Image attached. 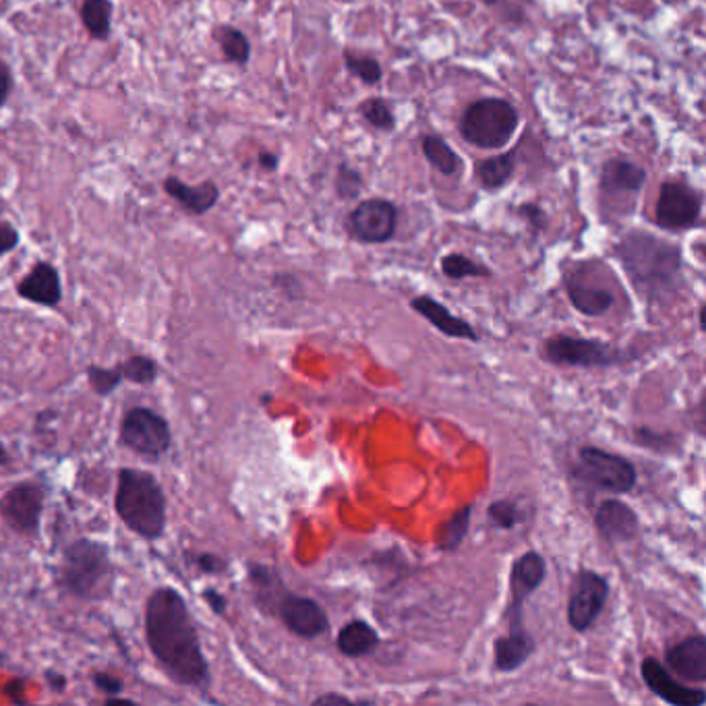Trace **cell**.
Wrapping results in <instances>:
<instances>
[{"mask_svg":"<svg viewBox=\"0 0 706 706\" xmlns=\"http://www.w3.org/2000/svg\"><path fill=\"white\" fill-rule=\"evenodd\" d=\"M481 3L487 5V7H495V5L499 3V0H481Z\"/></svg>","mask_w":706,"mask_h":706,"instance_id":"cell-50","label":"cell"},{"mask_svg":"<svg viewBox=\"0 0 706 706\" xmlns=\"http://www.w3.org/2000/svg\"><path fill=\"white\" fill-rule=\"evenodd\" d=\"M5 464H9V452L3 446V441H0V466H5Z\"/></svg>","mask_w":706,"mask_h":706,"instance_id":"cell-47","label":"cell"},{"mask_svg":"<svg viewBox=\"0 0 706 706\" xmlns=\"http://www.w3.org/2000/svg\"><path fill=\"white\" fill-rule=\"evenodd\" d=\"M313 704H315V706H334V704H336V706H352V704H357V702L346 698V696H342V694L330 692V694L317 696V698L313 700Z\"/></svg>","mask_w":706,"mask_h":706,"instance_id":"cell-44","label":"cell"},{"mask_svg":"<svg viewBox=\"0 0 706 706\" xmlns=\"http://www.w3.org/2000/svg\"><path fill=\"white\" fill-rule=\"evenodd\" d=\"M520 212H522V216H524L528 222H531L537 230H541V228L547 226V214L541 210V205L526 203V205H522Z\"/></svg>","mask_w":706,"mask_h":706,"instance_id":"cell-41","label":"cell"},{"mask_svg":"<svg viewBox=\"0 0 706 706\" xmlns=\"http://www.w3.org/2000/svg\"><path fill=\"white\" fill-rule=\"evenodd\" d=\"M421 150L427 162L441 174L452 176L460 170L462 160L460 156L452 150V147L437 135H425L421 139Z\"/></svg>","mask_w":706,"mask_h":706,"instance_id":"cell-26","label":"cell"},{"mask_svg":"<svg viewBox=\"0 0 706 706\" xmlns=\"http://www.w3.org/2000/svg\"><path fill=\"white\" fill-rule=\"evenodd\" d=\"M700 212L702 197L698 191L678 181H665L661 185L659 201L655 208L657 226L669 232L688 230L698 224Z\"/></svg>","mask_w":706,"mask_h":706,"instance_id":"cell-12","label":"cell"},{"mask_svg":"<svg viewBox=\"0 0 706 706\" xmlns=\"http://www.w3.org/2000/svg\"><path fill=\"white\" fill-rule=\"evenodd\" d=\"M121 444L145 460H160L172 446V429L156 410L135 406L121 423Z\"/></svg>","mask_w":706,"mask_h":706,"instance_id":"cell-8","label":"cell"},{"mask_svg":"<svg viewBox=\"0 0 706 706\" xmlns=\"http://www.w3.org/2000/svg\"><path fill=\"white\" fill-rule=\"evenodd\" d=\"M336 646L344 657H365L379 646V634L365 620H352L338 632Z\"/></svg>","mask_w":706,"mask_h":706,"instance_id":"cell-25","label":"cell"},{"mask_svg":"<svg viewBox=\"0 0 706 706\" xmlns=\"http://www.w3.org/2000/svg\"><path fill=\"white\" fill-rule=\"evenodd\" d=\"M516 168V154H499L493 158H487L479 164V179L487 191H497L508 185L512 179Z\"/></svg>","mask_w":706,"mask_h":706,"instance_id":"cell-28","label":"cell"},{"mask_svg":"<svg viewBox=\"0 0 706 706\" xmlns=\"http://www.w3.org/2000/svg\"><path fill=\"white\" fill-rule=\"evenodd\" d=\"M143 622L147 646L168 678L179 686L208 690L210 665L183 595L172 586H158L147 597Z\"/></svg>","mask_w":706,"mask_h":706,"instance_id":"cell-1","label":"cell"},{"mask_svg":"<svg viewBox=\"0 0 706 706\" xmlns=\"http://www.w3.org/2000/svg\"><path fill=\"white\" fill-rule=\"evenodd\" d=\"M646 183V170L624 158H613L603 166L601 191L611 195H638Z\"/></svg>","mask_w":706,"mask_h":706,"instance_id":"cell-23","label":"cell"},{"mask_svg":"<svg viewBox=\"0 0 706 706\" xmlns=\"http://www.w3.org/2000/svg\"><path fill=\"white\" fill-rule=\"evenodd\" d=\"M44 487L38 481L15 483L3 497H0V518L11 531L34 537L40 531L44 514Z\"/></svg>","mask_w":706,"mask_h":706,"instance_id":"cell-9","label":"cell"},{"mask_svg":"<svg viewBox=\"0 0 706 706\" xmlns=\"http://www.w3.org/2000/svg\"><path fill=\"white\" fill-rule=\"evenodd\" d=\"M410 309L419 313L423 319H427L437 332H441L448 338L479 342L477 330L470 326L466 319L454 315L446 305H441L433 297H427V294H421V297L410 301Z\"/></svg>","mask_w":706,"mask_h":706,"instance_id":"cell-18","label":"cell"},{"mask_svg":"<svg viewBox=\"0 0 706 706\" xmlns=\"http://www.w3.org/2000/svg\"><path fill=\"white\" fill-rule=\"evenodd\" d=\"M663 3H667V5H682V3H686V0H663Z\"/></svg>","mask_w":706,"mask_h":706,"instance_id":"cell-49","label":"cell"},{"mask_svg":"<svg viewBox=\"0 0 706 706\" xmlns=\"http://www.w3.org/2000/svg\"><path fill=\"white\" fill-rule=\"evenodd\" d=\"M698 326H700V330H702V332L706 330V319H704V305H700V309H698Z\"/></svg>","mask_w":706,"mask_h":706,"instance_id":"cell-48","label":"cell"},{"mask_svg":"<svg viewBox=\"0 0 706 706\" xmlns=\"http://www.w3.org/2000/svg\"><path fill=\"white\" fill-rule=\"evenodd\" d=\"M249 580L253 584L255 593V603L268 613H274L280 599L288 593V588L284 586L280 574L263 564H251L249 566Z\"/></svg>","mask_w":706,"mask_h":706,"instance_id":"cell-24","label":"cell"},{"mask_svg":"<svg viewBox=\"0 0 706 706\" xmlns=\"http://www.w3.org/2000/svg\"><path fill=\"white\" fill-rule=\"evenodd\" d=\"M46 680H48V684L52 686L54 692H63L65 686H67V678H65V675L58 673V671H46Z\"/></svg>","mask_w":706,"mask_h":706,"instance_id":"cell-46","label":"cell"},{"mask_svg":"<svg viewBox=\"0 0 706 706\" xmlns=\"http://www.w3.org/2000/svg\"><path fill=\"white\" fill-rule=\"evenodd\" d=\"M547 574L545 557L537 551L522 553L510 572V601H508V630H524V603L543 584Z\"/></svg>","mask_w":706,"mask_h":706,"instance_id":"cell-13","label":"cell"},{"mask_svg":"<svg viewBox=\"0 0 706 706\" xmlns=\"http://www.w3.org/2000/svg\"><path fill=\"white\" fill-rule=\"evenodd\" d=\"M203 599H205V603H208V605L212 607V611L218 613V615H222V613L226 611V607H228L226 597H224L222 593H218L216 588H205V591H203Z\"/></svg>","mask_w":706,"mask_h":706,"instance_id":"cell-43","label":"cell"},{"mask_svg":"<svg viewBox=\"0 0 706 706\" xmlns=\"http://www.w3.org/2000/svg\"><path fill=\"white\" fill-rule=\"evenodd\" d=\"M441 272L450 280H464V278H489V270L481 263L473 261L462 253H450L441 259Z\"/></svg>","mask_w":706,"mask_h":706,"instance_id":"cell-32","label":"cell"},{"mask_svg":"<svg viewBox=\"0 0 706 706\" xmlns=\"http://www.w3.org/2000/svg\"><path fill=\"white\" fill-rule=\"evenodd\" d=\"M566 290L574 309L588 317L605 315L615 303L613 292L607 286L597 284L582 272H576L566 280Z\"/></svg>","mask_w":706,"mask_h":706,"instance_id":"cell-20","label":"cell"},{"mask_svg":"<svg viewBox=\"0 0 706 706\" xmlns=\"http://www.w3.org/2000/svg\"><path fill=\"white\" fill-rule=\"evenodd\" d=\"M123 373V379L133 381L137 386H150L158 379V363L152 357L135 355L116 365Z\"/></svg>","mask_w":706,"mask_h":706,"instance_id":"cell-31","label":"cell"},{"mask_svg":"<svg viewBox=\"0 0 706 706\" xmlns=\"http://www.w3.org/2000/svg\"><path fill=\"white\" fill-rule=\"evenodd\" d=\"M576 479L595 489L607 493H630L636 487L638 475L630 460L601 448L586 446L578 452V464L574 468Z\"/></svg>","mask_w":706,"mask_h":706,"instance_id":"cell-6","label":"cell"},{"mask_svg":"<svg viewBox=\"0 0 706 706\" xmlns=\"http://www.w3.org/2000/svg\"><path fill=\"white\" fill-rule=\"evenodd\" d=\"M344 65L352 77L361 79L367 85H375L384 79V69H381L379 61H375L371 56H355L352 52H346Z\"/></svg>","mask_w":706,"mask_h":706,"instance_id":"cell-33","label":"cell"},{"mask_svg":"<svg viewBox=\"0 0 706 706\" xmlns=\"http://www.w3.org/2000/svg\"><path fill=\"white\" fill-rule=\"evenodd\" d=\"M189 562L203 574H212V576H218L222 572H226L228 564L222 560L220 555L216 553H191L189 555Z\"/></svg>","mask_w":706,"mask_h":706,"instance_id":"cell-38","label":"cell"},{"mask_svg":"<svg viewBox=\"0 0 706 706\" xmlns=\"http://www.w3.org/2000/svg\"><path fill=\"white\" fill-rule=\"evenodd\" d=\"M599 533L609 543H624L638 535V516L636 512L620 502V499H605L595 516Z\"/></svg>","mask_w":706,"mask_h":706,"instance_id":"cell-19","label":"cell"},{"mask_svg":"<svg viewBox=\"0 0 706 706\" xmlns=\"http://www.w3.org/2000/svg\"><path fill=\"white\" fill-rule=\"evenodd\" d=\"M545 361L560 367H580V369H607L624 361L620 348L609 342L580 336H553L543 346Z\"/></svg>","mask_w":706,"mask_h":706,"instance_id":"cell-7","label":"cell"},{"mask_svg":"<svg viewBox=\"0 0 706 706\" xmlns=\"http://www.w3.org/2000/svg\"><path fill=\"white\" fill-rule=\"evenodd\" d=\"M216 42L222 48V54L226 61L237 63V65H247L251 58V42L249 38L241 32V29L232 25H222L216 29Z\"/></svg>","mask_w":706,"mask_h":706,"instance_id":"cell-29","label":"cell"},{"mask_svg":"<svg viewBox=\"0 0 706 706\" xmlns=\"http://www.w3.org/2000/svg\"><path fill=\"white\" fill-rule=\"evenodd\" d=\"M114 564L104 543L94 539L73 541L56 570V582L63 591L79 601H104L114 588Z\"/></svg>","mask_w":706,"mask_h":706,"instance_id":"cell-4","label":"cell"},{"mask_svg":"<svg viewBox=\"0 0 706 706\" xmlns=\"http://www.w3.org/2000/svg\"><path fill=\"white\" fill-rule=\"evenodd\" d=\"M274 615L280 617L282 624L294 636L307 638V640L321 636L323 632H328V628H330L328 613L323 611V607L315 599L301 597V595L286 593L280 599Z\"/></svg>","mask_w":706,"mask_h":706,"instance_id":"cell-14","label":"cell"},{"mask_svg":"<svg viewBox=\"0 0 706 706\" xmlns=\"http://www.w3.org/2000/svg\"><path fill=\"white\" fill-rule=\"evenodd\" d=\"M537 644L533 636L524 630H508V634L499 636L493 646L495 669L502 673H512L520 669L531 655L535 653Z\"/></svg>","mask_w":706,"mask_h":706,"instance_id":"cell-22","label":"cell"},{"mask_svg":"<svg viewBox=\"0 0 706 706\" xmlns=\"http://www.w3.org/2000/svg\"><path fill=\"white\" fill-rule=\"evenodd\" d=\"M114 510L129 531L145 541H156L166 533V495L158 479L147 470H121Z\"/></svg>","mask_w":706,"mask_h":706,"instance_id":"cell-3","label":"cell"},{"mask_svg":"<svg viewBox=\"0 0 706 706\" xmlns=\"http://www.w3.org/2000/svg\"><path fill=\"white\" fill-rule=\"evenodd\" d=\"M665 665L682 680L694 684L706 682V638L696 634L669 646L665 651Z\"/></svg>","mask_w":706,"mask_h":706,"instance_id":"cell-16","label":"cell"},{"mask_svg":"<svg viewBox=\"0 0 706 706\" xmlns=\"http://www.w3.org/2000/svg\"><path fill=\"white\" fill-rule=\"evenodd\" d=\"M640 673L644 684L649 690L659 696L663 702L673 706H702L706 702V694L700 688L684 686L678 678H673V673L659 663L657 659L649 657L640 665Z\"/></svg>","mask_w":706,"mask_h":706,"instance_id":"cell-15","label":"cell"},{"mask_svg":"<svg viewBox=\"0 0 706 706\" xmlns=\"http://www.w3.org/2000/svg\"><path fill=\"white\" fill-rule=\"evenodd\" d=\"M520 125L518 110L504 98H481L460 119V135L479 150H502Z\"/></svg>","mask_w":706,"mask_h":706,"instance_id":"cell-5","label":"cell"},{"mask_svg":"<svg viewBox=\"0 0 706 706\" xmlns=\"http://www.w3.org/2000/svg\"><path fill=\"white\" fill-rule=\"evenodd\" d=\"M489 520L493 522V526L502 528V531H512V528L518 524L520 520V512L518 506L510 499H497L487 510Z\"/></svg>","mask_w":706,"mask_h":706,"instance_id":"cell-37","label":"cell"},{"mask_svg":"<svg viewBox=\"0 0 706 706\" xmlns=\"http://www.w3.org/2000/svg\"><path fill=\"white\" fill-rule=\"evenodd\" d=\"M92 682H94L96 690H100V692H102V694H106L108 698H110V696H121V694H123V690H125L123 680L114 678V675H110V673H106V671H98V673H94Z\"/></svg>","mask_w":706,"mask_h":706,"instance_id":"cell-39","label":"cell"},{"mask_svg":"<svg viewBox=\"0 0 706 706\" xmlns=\"http://www.w3.org/2000/svg\"><path fill=\"white\" fill-rule=\"evenodd\" d=\"M259 166H261L263 170L274 172V170H278V166H280V156H278V154H272V152H261V154H259Z\"/></svg>","mask_w":706,"mask_h":706,"instance_id":"cell-45","label":"cell"},{"mask_svg":"<svg viewBox=\"0 0 706 706\" xmlns=\"http://www.w3.org/2000/svg\"><path fill=\"white\" fill-rule=\"evenodd\" d=\"M85 375H87V381H90V386L92 390L106 398L110 396L116 388L121 386V381H123V373L119 371V367H100V365H90L85 369Z\"/></svg>","mask_w":706,"mask_h":706,"instance_id":"cell-35","label":"cell"},{"mask_svg":"<svg viewBox=\"0 0 706 706\" xmlns=\"http://www.w3.org/2000/svg\"><path fill=\"white\" fill-rule=\"evenodd\" d=\"M396 228L398 208L390 199H365L348 216L350 237L367 245H381L392 241Z\"/></svg>","mask_w":706,"mask_h":706,"instance_id":"cell-11","label":"cell"},{"mask_svg":"<svg viewBox=\"0 0 706 706\" xmlns=\"http://www.w3.org/2000/svg\"><path fill=\"white\" fill-rule=\"evenodd\" d=\"M363 193V176L348 164H340L336 172V195L342 201H355Z\"/></svg>","mask_w":706,"mask_h":706,"instance_id":"cell-36","label":"cell"},{"mask_svg":"<svg viewBox=\"0 0 706 706\" xmlns=\"http://www.w3.org/2000/svg\"><path fill=\"white\" fill-rule=\"evenodd\" d=\"M19 232L9 222H0V257L19 247Z\"/></svg>","mask_w":706,"mask_h":706,"instance_id":"cell-40","label":"cell"},{"mask_svg":"<svg viewBox=\"0 0 706 706\" xmlns=\"http://www.w3.org/2000/svg\"><path fill=\"white\" fill-rule=\"evenodd\" d=\"M363 119L377 131H392L396 127V116L390 104L381 98H369L361 106Z\"/></svg>","mask_w":706,"mask_h":706,"instance_id":"cell-34","label":"cell"},{"mask_svg":"<svg viewBox=\"0 0 706 706\" xmlns=\"http://www.w3.org/2000/svg\"><path fill=\"white\" fill-rule=\"evenodd\" d=\"M617 257L638 290L649 301H663L682 284V251L651 232L632 230L615 247Z\"/></svg>","mask_w":706,"mask_h":706,"instance_id":"cell-2","label":"cell"},{"mask_svg":"<svg viewBox=\"0 0 706 706\" xmlns=\"http://www.w3.org/2000/svg\"><path fill=\"white\" fill-rule=\"evenodd\" d=\"M81 21L94 40L110 38L112 23V3L110 0H83L81 3Z\"/></svg>","mask_w":706,"mask_h":706,"instance_id":"cell-27","label":"cell"},{"mask_svg":"<svg viewBox=\"0 0 706 706\" xmlns=\"http://www.w3.org/2000/svg\"><path fill=\"white\" fill-rule=\"evenodd\" d=\"M609 597V582L595 570H580L572 582L568 601V624L574 632L595 626Z\"/></svg>","mask_w":706,"mask_h":706,"instance_id":"cell-10","label":"cell"},{"mask_svg":"<svg viewBox=\"0 0 706 706\" xmlns=\"http://www.w3.org/2000/svg\"><path fill=\"white\" fill-rule=\"evenodd\" d=\"M13 90V75L5 61H0V108H3Z\"/></svg>","mask_w":706,"mask_h":706,"instance_id":"cell-42","label":"cell"},{"mask_svg":"<svg viewBox=\"0 0 706 706\" xmlns=\"http://www.w3.org/2000/svg\"><path fill=\"white\" fill-rule=\"evenodd\" d=\"M164 191L193 216L208 214L220 199V189L212 181L189 185L181 179H176V176H168V179H164Z\"/></svg>","mask_w":706,"mask_h":706,"instance_id":"cell-21","label":"cell"},{"mask_svg":"<svg viewBox=\"0 0 706 706\" xmlns=\"http://www.w3.org/2000/svg\"><path fill=\"white\" fill-rule=\"evenodd\" d=\"M17 294L29 303L54 309L63 301L61 274H58V270L52 266V263L40 261L17 284Z\"/></svg>","mask_w":706,"mask_h":706,"instance_id":"cell-17","label":"cell"},{"mask_svg":"<svg viewBox=\"0 0 706 706\" xmlns=\"http://www.w3.org/2000/svg\"><path fill=\"white\" fill-rule=\"evenodd\" d=\"M470 516H473V506H464L444 526H441L439 539H437L439 549L456 551L462 545L470 528Z\"/></svg>","mask_w":706,"mask_h":706,"instance_id":"cell-30","label":"cell"}]
</instances>
